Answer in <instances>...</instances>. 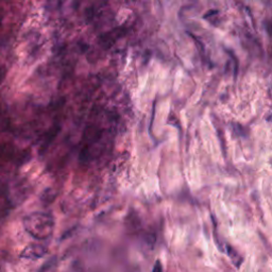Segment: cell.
<instances>
[{"label":"cell","instance_id":"6da1fadb","mask_svg":"<svg viewBox=\"0 0 272 272\" xmlns=\"http://www.w3.org/2000/svg\"><path fill=\"white\" fill-rule=\"evenodd\" d=\"M26 232L36 241H46L54 231V218L49 213L33 212L26 215L23 219Z\"/></svg>","mask_w":272,"mask_h":272},{"label":"cell","instance_id":"7a4b0ae2","mask_svg":"<svg viewBox=\"0 0 272 272\" xmlns=\"http://www.w3.org/2000/svg\"><path fill=\"white\" fill-rule=\"evenodd\" d=\"M47 253H48V249L46 246L41 245V244H31L27 246L23 251H21L20 257L35 260V259L44 257Z\"/></svg>","mask_w":272,"mask_h":272}]
</instances>
